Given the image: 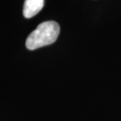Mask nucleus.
Returning <instances> with one entry per match:
<instances>
[{"label":"nucleus","mask_w":121,"mask_h":121,"mask_svg":"<svg viewBox=\"0 0 121 121\" xmlns=\"http://www.w3.org/2000/svg\"><path fill=\"white\" fill-rule=\"evenodd\" d=\"M60 32V27L55 21H46L40 24L28 36L26 46L29 50L47 46L56 41Z\"/></svg>","instance_id":"f257e3e1"},{"label":"nucleus","mask_w":121,"mask_h":121,"mask_svg":"<svg viewBox=\"0 0 121 121\" xmlns=\"http://www.w3.org/2000/svg\"><path fill=\"white\" fill-rule=\"evenodd\" d=\"M44 0H25L23 8V14L26 18L36 16L43 8Z\"/></svg>","instance_id":"f03ea898"}]
</instances>
